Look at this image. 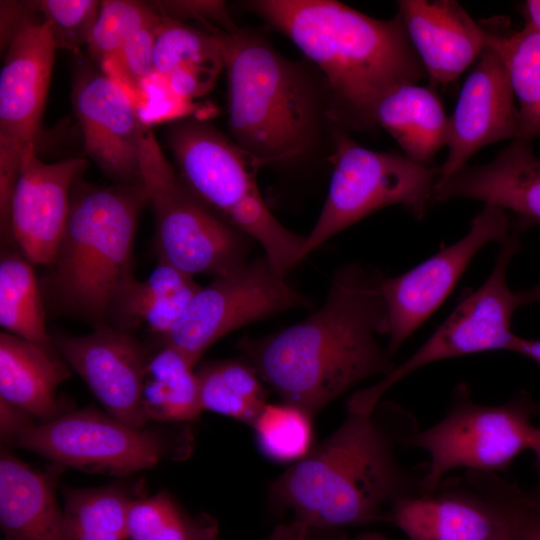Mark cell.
Here are the masks:
<instances>
[{"label":"cell","instance_id":"ac0fdd59","mask_svg":"<svg viewBox=\"0 0 540 540\" xmlns=\"http://www.w3.org/2000/svg\"><path fill=\"white\" fill-rule=\"evenodd\" d=\"M84 158L40 160L24 152L9 209L12 244L32 263L51 265L67 224L71 189L87 168Z\"/></svg>","mask_w":540,"mask_h":540},{"label":"cell","instance_id":"7bdbcfd3","mask_svg":"<svg viewBox=\"0 0 540 540\" xmlns=\"http://www.w3.org/2000/svg\"><path fill=\"white\" fill-rule=\"evenodd\" d=\"M519 540H540V507L528 522Z\"/></svg>","mask_w":540,"mask_h":540},{"label":"cell","instance_id":"f35d334b","mask_svg":"<svg viewBox=\"0 0 540 540\" xmlns=\"http://www.w3.org/2000/svg\"><path fill=\"white\" fill-rule=\"evenodd\" d=\"M34 424L31 415L0 398V433L2 441L15 444L19 436Z\"/></svg>","mask_w":540,"mask_h":540},{"label":"cell","instance_id":"484cf974","mask_svg":"<svg viewBox=\"0 0 540 540\" xmlns=\"http://www.w3.org/2000/svg\"><path fill=\"white\" fill-rule=\"evenodd\" d=\"M201 286L188 275L159 261L142 281L135 276L122 288L108 316L115 328L130 332L146 325L162 340L178 321Z\"/></svg>","mask_w":540,"mask_h":540},{"label":"cell","instance_id":"5b68a950","mask_svg":"<svg viewBox=\"0 0 540 540\" xmlns=\"http://www.w3.org/2000/svg\"><path fill=\"white\" fill-rule=\"evenodd\" d=\"M210 29L222 49L234 142L260 166L300 155L312 136L315 108L297 69L252 33Z\"/></svg>","mask_w":540,"mask_h":540},{"label":"cell","instance_id":"bcb514c9","mask_svg":"<svg viewBox=\"0 0 540 540\" xmlns=\"http://www.w3.org/2000/svg\"><path fill=\"white\" fill-rule=\"evenodd\" d=\"M315 530L318 533V536H319L318 539L315 532L312 529L308 528L307 540H324L322 539L323 537H322L321 530H318V529H315ZM326 531H327V540H347V538L343 536L340 531H331V530H326Z\"/></svg>","mask_w":540,"mask_h":540},{"label":"cell","instance_id":"e0dca14e","mask_svg":"<svg viewBox=\"0 0 540 540\" xmlns=\"http://www.w3.org/2000/svg\"><path fill=\"white\" fill-rule=\"evenodd\" d=\"M477 60L449 116L448 153L437 169L435 185L467 166L486 145L519 138V111L503 60L489 46Z\"/></svg>","mask_w":540,"mask_h":540},{"label":"cell","instance_id":"8d00e7d4","mask_svg":"<svg viewBox=\"0 0 540 540\" xmlns=\"http://www.w3.org/2000/svg\"><path fill=\"white\" fill-rule=\"evenodd\" d=\"M191 110L190 100L175 94L160 75L153 73L143 82L142 99L137 111L144 126L189 115Z\"/></svg>","mask_w":540,"mask_h":540},{"label":"cell","instance_id":"52a82bcc","mask_svg":"<svg viewBox=\"0 0 540 540\" xmlns=\"http://www.w3.org/2000/svg\"><path fill=\"white\" fill-rule=\"evenodd\" d=\"M535 403L526 395L499 405L476 401L459 383L445 415L426 429H417L406 447L428 455L421 494L433 491L455 469L500 473L525 450H531L537 429L532 423Z\"/></svg>","mask_w":540,"mask_h":540},{"label":"cell","instance_id":"5bb4252c","mask_svg":"<svg viewBox=\"0 0 540 540\" xmlns=\"http://www.w3.org/2000/svg\"><path fill=\"white\" fill-rule=\"evenodd\" d=\"M56 45L41 18L28 21L5 47L0 72V223L9 227L21 161L35 145L50 85Z\"/></svg>","mask_w":540,"mask_h":540},{"label":"cell","instance_id":"9a60e30c","mask_svg":"<svg viewBox=\"0 0 540 540\" xmlns=\"http://www.w3.org/2000/svg\"><path fill=\"white\" fill-rule=\"evenodd\" d=\"M510 234L507 212L484 205L459 240L402 274L382 275L380 289L388 324L386 350L391 358L449 296L476 254Z\"/></svg>","mask_w":540,"mask_h":540},{"label":"cell","instance_id":"30bf717a","mask_svg":"<svg viewBox=\"0 0 540 540\" xmlns=\"http://www.w3.org/2000/svg\"><path fill=\"white\" fill-rule=\"evenodd\" d=\"M333 171L320 215L306 236L302 259L332 236L370 214L402 205L417 219L434 196L437 169L396 152H380L343 133L334 137Z\"/></svg>","mask_w":540,"mask_h":540},{"label":"cell","instance_id":"cb8c5ba5","mask_svg":"<svg viewBox=\"0 0 540 540\" xmlns=\"http://www.w3.org/2000/svg\"><path fill=\"white\" fill-rule=\"evenodd\" d=\"M448 122L436 92L415 82L390 88L372 110V123L391 135L406 157L425 166L447 145Z\"/></svg>","mask_w":540,"mask_h":540},{"label":"cell","instance_id":"7dc6e473","mask_svg":"<svg viewBox=\"0 0 540 540\" xmlns=\"http://www.w3.org/2000/svg\"><path fill=\"white\" fill-rule=\"evenodd\" d=\"M352 540H389L385 535L374 532V531H366L358 534L355 536Z\"/></svg>","mask_w":540,"mask_h":540},{"label":"cell","instance_id":"ee69618b","mask_svg":"<svg viewBox=\"0 0 540 540\" xmlns=\"http://www.w3.org/2000/svg\"><path fill=\"white\" fill-rule=\"evenodd\" d=\"M517 293L521 306L530 303H540V282L531 288L518 291Z\"/></svg>","mask_w":540,"mask_h":540},{"label":"cell","instance_id":"b9f144b4","mask_svg":"<svg viewBox=\"0 0 540 540\" xmlns=\"http://www.w3.org/2000/svg\"><path fill=\"white\" fill-rule=\"evenodd\" d=\"M525 23L540 30V0H528L522 5Z\"/></svg>","mask_w":540,"mask_h":540},{"label":"cell","instance_id":"d6986e66","mask_svg":"<svg viewBox=\"0 0 540 540\" xmlns=\"http://www.w3.org/2000/svg\"><path fill=\"white\" fill-rule=\"evenodd\" d=\"M55 349L109 415L138 428L148 422L141 393L148 356L131 332L103 325L87 335L56 334Z\"/></svg>","mask_w":540,"mask_h":540},{"label":"cell","instance_id":"d6a6232c","mask_svg":"<svg viewBox=\"0 0 540 540\" xmlns=\"http://www.w3.org/2000/svg\"><path fill=\"white\" fill-rule=\"evenodd\" d=\"M312 416L288 404H267L251 425L258 445L268 458L295 463L313 449Z\"/></svg>","mask_w":540,"mask_h":540},{"label":"cell","instance_id":"2e32d148","mask_svg":"<svg viewBox=\"0 0 540 540\" xmlns=\"http://www.w3.org/2000/svg\"><path fill=\"white\" fill-rule=\"evenodd\" d=\"M76 52L71 101L84 150L116 184L141 183L140 155L149 127L126 91L88 56Z\"/></svg>","mask_w":540,"mask_h":540},{"label":"cell","instance_id":"277c9868","mask_svg":"<svg viewBox=\"0 0 540 540\" xmlns=\"http://www.w3.org/2000/svg\"><path fill=\"white\" fill-rule=\"evenodd\" d=\"M146 204L142 182L96 186L80 177L71 189L51 290L58 305L94 328L107 325L115 299L134 277L133 244Z\"/></svg>","mask_w":540,"mask_h":540},{"label":"cell","instance_id":"4316f807","mask_svg":"<svg viewBox=\"0 0 540 540\" xmlns=\"http://www.w3.org/2000/svg\"><path fill=\"white\" fill-rule=\"evenodd\" d=\"M487 46L503 60L518 102L521 140L540 136V30L525 23L515 30L505 17L479 21Z\"/></svg>","mask_w":540,"mask_h":540},{"label":"cell","instance_id":"8fae6325","mask_svg":"<svg viewBox=\"0 0 540 540\" xmlns=\"http://www.w3.org/2000/svg\"><path fill=\"white\" fill-rule=\"evenodd\" d=\"M519 247L518 233L513 232L500 243L483 284L467 294L411 356L377 383L352 394L347 410L373 411L388 389L429 364L486 351L513 352L519 336L512 330V319L521 303L518 293L508 286L507 271Z\"/></svg>","mask_w":540,"mask_h":540},{"label":"cell","instance_id":"6da1fadb","mask_svg":"<svg viewBox=\"0 0 540 540\" xmlns=\"http://www.w3.org/2000/svg\"><path fill=\"white\" fill-rule=\"evenodd\" d=\"M382 274L358 262L337 269L324 304L282 331L238 342L247 362L284 403L312 417L364 380L395 366L387 335Z\"/></svg>","mask_w":540,"mask_h":540},{"label":"cell","instance_id":"60d3db41","mask_svg":"<svg viewBox=\"0 0 540 540\" xmlns=\"http://www.w3.org/2000/svg\"><path fill=\"white\" fill-rule=\"evenodd\" d=\"M308 528L303 525L288 524L280 528L272 540H307Z\"/></svg>","mask_w":540,"mask_h":540},{"label":"cell","instance_id":"44dd1931","mask_svg":"<svg viewBox=\"0 0 540 540\" xmlns=\"http://www.w3.org/2000/svg\"><path fill=\"white\" fill-rule=\"evenodd\" d=\"M433 199H471L513 212L515 231L540 225V158L531 142L516 139L490 162L467 165L445 182L435 185Z\"/></svg>","mask_w":540,"mask_h":540},{"label":"cell","instance_id":"1f68e13d","mask_svg":"<svg viewBox=\"0 0 540 540\" xmlns=\"http://www.w3.org/2000/svg\"><path fill=\"white\" fill-rule=\"evenodd\" d=\"M130 540H216V521L202 514L191 516L166 492L133 498L127 515Z\"/></svg>","mask_w":540,"mask_h":540},{"label":"cell","instance_id":"7a4b0ae2","mask_svg":"<svg viewBox=\"0 0 540 540\" xmlns=\"http://www.w3.org/2000/svg\"><path fill=\"white\" fill-rule=\"evenodd\" d=\"M417 429L399 406H392L388 419L381 417L380 403L370 412L347 411L333 433L271 483V506L290 512V524L309 529L386 522L398 500L421 494L423 472L407 470L396 453Z\"/></svg>","mask_w":540,"mask_h":540},{"label":"cell","instance_id":"74e56055","mask_svg":"<svg viewBox=\"0 0 540 540\" xmlns=\"http://www.w3.org/2000/svg\"><path fill=\"white\" fill-rule=\"evenodd\" d=\"M162 16L182 21L185 18H196L209 27L212 22L221 25L224 30L235 27L230 20L225 4L220 1H162L151 4Z\"/></svg>","mask_w":540,"mask_h":540},{"label":"cell","instance_id":"f6af8a7d","mask_svg":"<svg viewBox=\"0 0 540 540\" xmlns=\"http://www.w3.org/2000/svg\"><path fill=\"white\" fill-rule=\"evenodd\" d=\"M535 454L536 470L539 476V484L536 489L531 491L532 496L540 503V428L537 429L534 445L531 449Z\"/></svg>","mask_w":540,"mask_h":540},{"label":"cell","instance_id":"7c38bea8","mask_svg":"<svg viewBox=\"0 0 540 540\" xmlns=\"http://www.w3.org/2000/svg\"><path fill=\"white\" fill-rule=\"evenodd\" d=\"M15 445L63 467L122 476L184 454L161 431L138 429L91 408L34 424Z\"/></svg>","mask_w":540,"mask_h":540},{"label":"cell","instance_id":"83f0119b","mask_svg":"<svg viewBox=\"0 0 540 540\" xmlns=\"http://www.w3.org/2000/svg\"><path fill=\"white\" fill-rule=\"evenodd\" d=\"M193 365L176 349L163 345L148 358L141 393L147 421L187 422L203 411Z\"/></svg>","mask_w":540,"mask_h":540},{"label":"cell","instance_id":"4dcf8cb0","mask_svg":"<svg viewBox=\"0 0 540 540\" xmlns=\"http://www.w3.org/2000/svg\"><path fill=\"white\" fill-rule=\"evenodd\" d=\"M133 497L109 485L69 489L64 493L67 540H126L127 515Z\"/></svg>","mask_w":540,"mask_h":540},{"label":"cell","instance_id":"ab89813d","mask_svg":"<svg viewBox=\"0 0 540 540\" xmlns=\"http://www.w3.org/2000/svg\"><path fill=\"white\" fill-rule=\"evenodd\" d=\"M513 352L521 354L540 364V339L518 337Z\"/></svg>","mask_w":540,"mask_h":540},{"label":"cell","instance_id":"e575fe53","mask_svg":"<svg viewBox=\"0 0 540 540\" xmlns=\"http://www.w3.org/2000/svg\"><path fill=\"white\" fill-rule=\"evenodd\" d=\"M33 9L49 28L56 48L72 52L87 46L101 1L40 0L30 1Z\"/></svg>","mask_w":540,"mask_h":540},{"label":"cell","instance_id":"f546056e","mask_svg":"<svg viewBox=\"0 0 540 540\" xmlns=\"http://www.w3.org/2000/svg\"><path fill=\"white\" fill-rule=\"evenodd\" d=\"M203 410L252 425L267 403V390L247 361L218 360L196 371Z\"/></svg>","mask_w":540,"mask_h":540},{"label":"cell","instance_id":"836d02e7","mask_svg":"<svg viewBox=\"0 0 540 540\" xmlns=\"http://www.w3.org/2000/svg\"><path fill=\"white\" fill-rule=\"evenodd\" d=\"M162 16L148 3L131 0L101 1L86 46L87 56L100 66L142 28L160 22Z\"/></svg>","mask_w":540,"mask_h":540},{"label":"cell","instance_id":"9c48e42d","mask_svg":"<svg viewBox=\"0 0 540 540\" xmlns=\"http://www.w3.org/2000/svg\"><path fill=\"white\" fill-rule=\"evenodd\" d=\"M140 171L155 217L159 261L193 277H217L247 262L248 236L183 185L151 130L142 143Z\"/></svg>","mask_w":540,"mask_h":540},{"label":"cell","instance_id":"3957f363","mask_svg":"<svg viewBox=\"0 0 540 540\" xmlns=\"http://www.w3.org/2000/svg\"><path fill=\"white\" fill-rule=\"evenodd\" d=\"M249 6L313 61L367 124L387 90L427 75L398 13L376 19L334 0H258Z\"/></svg>","mask_w":540,"mask_h":540},{"label":"cell","instance_id":"7402d4cb","mask_svg":"<svg viewBox=\"0 0 540 540\" xmlns=\"http://www.w3.org/2000/svg\"><path fill=\"white\" fill-rule=\"evenodd\" d=\"M63 466L32 469L2 451L0 458V526L3 540H67L56 486Z\"/></svg>","mask_w":540,"mask_h":540},{"label":"cell","instance_id":"d4e9b609","mask_svg":"<svg viewBox=\"0 0 540 540\" xmlns=\"http://www.w3.org/2000/svg\"><path fill=\"white\" fill-rule=\"evenodd\" d=\"M223 69L221 45L211 29L162 16L155 33L153 70L175 94L190 101L205 95Z\"/></svg>","mask_w":540,"mask_h":540},{"label":"cell","instance_id":"f1b7e54d","mask_svg":"<svg viewBox=\"0 0 540 540\" xmlns=\"http://www.w3.org/2000/svg\"><path fill=\"white\" fill-rule=\"evenodd\" d=\"M0 324L7 333L55 349L32 263L18 249H5L1 255Z\"/></svg>","mask_w":540,"mask_h":540},{"label":"cell","instance_id":"603a6c76","mask_svg":"<svg viewBox=\"0 0 540 540\" xmlns=\"http://www.w3.org/2000/svg\"><path fill=\"white\" fill-rule=\"evenodd\" d=\"M70 376L54 349L7 332L0 334V398L47 422L61 414L56 392Z\"/></svg>","mask_w":540,"mask_h":540},{"label":"cell","instance_id":"d590c367","mask_svg":"<svg viewBox=\"0 0 540 540\" xmlns=\"http://www.w3.org/2000/svg\"><path fill=\"white\" fill-rule=\"evenodd\" d=\"M158 24L139 30L99 66L126 91L136 108L141 103L143 82L154 73L153 50Z\"/></svg>","mask_w":540,"mask_h":540},{"label":"cell","instance_id":"ba28073f","mask_svg":"<svg viewBox=\"0 0 540 540\" xmlns=\"http://www.w3.org/2000/svg\"><path fill=\"white\" fill-rule=\"evenodd\" d=\"M540 504L499 473L464 470L398 500L387 523L409 540H519Z\"/></svg>","mask_w":540,"mask_h":540},{"label":"cell","instance_id":"ffe728a7","mask_svg":"<svg viewBox=\"0 0 540 540\" xmlns=\"http://www.w3.org/2000/svg\"><path fill=\"white\" fill-rule=\"evenodd\" d=\"M407 37L433 83L457 79L487 47L480 24L454 0H400Z\"/></svg>","mask_w":540,"mask_h":540},{"label":"cell","instance_id":"8992f818","mask_svg":"<svg viewBox=\"0 0 540 540\" xmlns=\"http://www.w3.org/2000/svg\"><path fill=\"white\" fill-rule=\"evenodd\" d=\"M183 185L229 224L255 239L273 270L286 276L298 262L306 236L284 227L267 207L256 182L260 165L203 120L189 118L166 134Z\"/></svg>","mask_w":540,"mask_h":540},{"label":"cell","instance_id":"4fadbf2b","mask_svg":"<svg viewBox=\"0 0 540 540\" xmlns=\"http://www.w3.org/2000/svg\"><path fill=\"white\" fill-rule=\"evenodd\" d=\"M309 305L263 256L201 287L163 345L176 349L195 366L210 346L235 329Z\"/></svg>","mask_w":540,"mask_h":540}]
</instances>
